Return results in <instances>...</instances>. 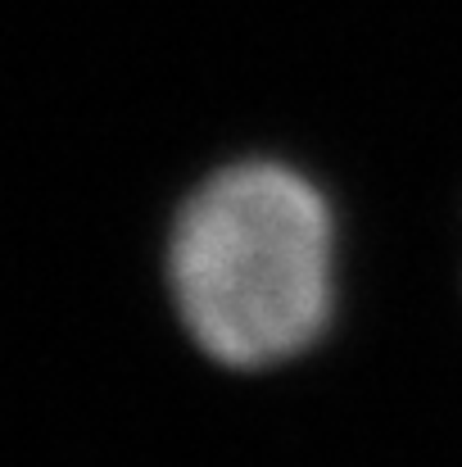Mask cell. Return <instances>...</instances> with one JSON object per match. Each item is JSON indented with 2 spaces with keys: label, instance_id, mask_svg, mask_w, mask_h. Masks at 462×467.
<instances>
[{
  "label": "cell",
  "instance_id": "1",
  "mask_svg": "<svg viewBox=\"0 0 462 467\" xmlns=\"http://www.w3.org/2000/svg\"><path fill=\"white\" fill-rule=\"evenodd\" d=\"M168 291L190 340L227 368H277L335 317V213L282 159H236L172 218Z\"/></svg>",
  "mask_w": 462,
  "mask_h": 467
}]
</instances>
